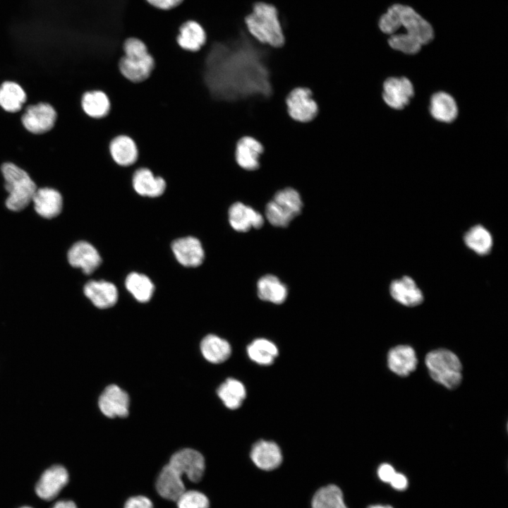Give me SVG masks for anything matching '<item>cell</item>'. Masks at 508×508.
Here are the masks:
<instances>
[{
  "label": "cell",
  "instance_id": "ab89813d",
  "mask_svg": "<svg viewBox=\"0 0 508 508\" xmlns=\"http://www.w3.org/2000/svg\"><path fill=\"white\" fill-rule=\"evenodd\" d=\"M150 6L163 11H168L179 6L183 0H145Z\"/></svg>",
  "mask_w": 508,
  "mask_h": 508
},
{
  "label": "cell",
  "instance_id": "6da1fadb",
  "mask_svg": "<svg viewBox=\"0 0 508 508\" xmlns=\"http://www.w3.org/2000/svg\"><path fill=\"white\" fill-rule=\"evenodd\" d=\"M211 45L200 51L203 80L212 99L231 104L270 97V72L263 50L243 33L234 40Z\"/></svg>",
  "mask_w": 508,
  "mask_h": 508
},
{
  "label": "cell",
  "instance_id": "cb8c5ba5",
  "mask_svg": "<svg viewBox=\"0 0 508 508\" xmlns=\"http://www.w3.org/2000/svg\"><path fill=\"white\" fill-rule=\"evenodd\" d=\"M109 151L113 161L120 167H131L138 159V150L136 143L126 135L115 136L109 144Z\"/></svg>",
  "mask_w": 508,
  "mask_h": 508
},
{
  "label": "cell",
  "instance_id": "4fadbf2b",
  "mask_svg": "<svg viewBox=\"0 0 508 508\" xmlns=\"http://www.w3.org/2000/svg\"><path fill=\"white\" fill-rule=\"evenodd\" d=\"M98 405L102 413L109 418H125L128 415L129 397L119 386L110 385L101 394Z\"/></svg>",
  "mask_w": 508,
  "mask_h": 508
},
{
  "label": "cell",
  "instance_id": "8992f818",
  "mask_svg": "<svg viewBox=\"0 0 508 508\" xmlns=\"http://www.w3.org/2000/svg\"><path fill=\"white\" fill-rule=\"evenodd\" d=\"M430 377L447 389H456L462 380V365L452 351L439 349L430 351L425 359Z\"/></svg>",
  "mask_w": 508,
  "mask_h": 508
},
{
  "label": "cell",
  "instance_id": "f35d334b",
  "mask_svg": "<svg viewBox=\"0 0 508 508\" xmlns=\"http://www.w3.org/2000/svg\"><path fill=\"white\" fill-rule=\"evenodd\" d=\"M124 508H153L152 501L143 495L133 496L127 500Z\"/></svg>",
  "mask_w": 508,
  "mask_h": 508
},
{
  "label": "cell",
  "instance_id": "5b68a950",
  "mask_svg": "<svg viewBox=\"0 0 508 508\" xmlns=\"http://www.w3.org/2000/svg\"><path fill=\"white\" fill-rule=\"evenodd\" d=\"M1 172L8 193L7 208L14 212L23 210L32 202L37 189L35 182L25 171L13 163H4Z\"/></svg>",
  "mask_w": 508,
  "mask_h": 508
},
{
  "label": "cell",
  "instance_id": "b9f144b4",
  "mask_svg": "<svg viewBox=\"0 0 508 508\" xmlns=\"http://www.w3.org/2000/svg\"><path fill=\"white\" fill-rule=\"evenodd\" d=\"M392 487L397 490H404L408 487V480L406 477L401 473L396 472L393 478L389 483Z\"/></svg>",
  "mask_w": 508,
  "mask_h": 508
},
{
  "label": "cell",
  "instance_id": "7bdbcfd3",
  "mask_svg": "<svg viewBox=\"0 0 508 508\" xmlns=\"http://www.w3.org/2000/svg\"><path fill=\"white\" fill-rule=\"evenodd\" d=\"M52 508H77V506L73 501L62 500L55 503Z\"/></svg>",
  "mask_w": 508,
  "mask_h": 508
},
{
  "label": "cell",
  "instance_id": "7c38bea8",
  "mask_svg": "<svg viewBox=\"0 0 508 508\" xmlns=\"http://www.w3.org/2000/svg\"><path fill=\"white\" fill-rule=\"evenodd\" d=\"M131 185L137 195L150 198L163 195L167 188L164 179L155 175L152 170L146 167L137 168L133 171Z\"/></svg>",
  "mask_w": 508,
  "mask_h": 508
},
{
  "label": "cell",
  "instance_id": "2e32d148",
  "mask_svg": "<svg viewBox=\"0 0 508 508\" xmlns=\"http://www.w3.org/2000/svg\"><path fill=\"white\" fill-rule=\"evenodd\" d=\"M177 45L183 51L199 52L207 43V33L202 26L195 20L183 23L175 37Z\"/></svg>",
  "mask_w": 508,
  "mask_h": 508
},
{
  "label": "cell",
  "instance_id": "83f0119b",
  "mask_svg": "<svg viewBox=\"0 0 508 508\" xmlns=\"http://www.w3.org/2000/svg\"><path fill=\"white\" fill-rule=\"evenodd\" d=\"M429 110L433 119L442 123H452L458 115L455 99L445 92H437L432 95Z\"/></svg>",
  "mask_w": 508,
  "mask_h": 508
},
{
  "label": "cell",
  "instance_id": "603a6c76",
  "mask_svg": "<svg viewBox=\"0 0 508 508\" xmlns=\"http://www.w3.org/2000/svg\"><path fill=\"white\" fill-rule=\"evenodd\" d=\"M85 295L99 308H108L116 304L118 291L116 286L107 281L91 280L84 286Z\"/></svg>",
  "mask_w": 508,
  "mask_h": 508
},
{
  "label": "cell",
  "instance_id": "f546056e",
  "mask_svg": "<svg viewBox=\"0 0 508 508\" xmlns=\"http://www.w3.org/2000/svg\"><path fill=\"white\" fill-rule=\"evenodd\" d=\"M204 358L212 363H220L229 358L231 353L229 343L214 334H208L200 343Z\"/></svg>",
  "mask_w": 508,
  "mask_h": 508
},
{
  "label": "cell",
  "instance_id": "3957f363",
  "mask_svg": "<svg viewBox=\"0 0 508 508\" xmlns=\"http://www.w3.org/2000/svg\"><path fill=\"white\" fill-rule=\"evenodd\" d=\"M123 55L118 66L121 75L133 83H140L151 75L155 59L145 43L138 37L129 36L122 44Z\"/></svg>",
  "mask_w": 508,
  "mask_h": 508
},
{
  "label": "cell",
  "instance_id": "8fae6325",
  "mask_svg": "<svg viewBox=\"0 0 508 508\" xmlns=\"http://www.w3.org/2000/svg\"><path fill=\"white\" fill-rule=\"evenodd\" d=\"M56 119V111L50 104L39 103L26 109L22 116V123L32 133L42 134L53 128Z\"/></svg>",
  "mask_w": 508,
  "mask_h": 508
},
{
  "label": "cell",
  "instance_id": "52a82bcc",
  "mask_svg": "<svg viewBox=\"0 0 508 508\" xmlns=\"http://www.w3.org/2000/svg\"><path fill=\"white\" fill-rule=\"evenodd\" d=\"M303 202L298 192L292 188L277 191L265 207V217L277 227H286L302 210Z\"/></svg>",
  "mask_w": 508,
  "mask_h": 508
},
{
  "label": "cell",
  "instance_id": "277c9868",
  "mask_svg": "<svg viewBox=\"0 0 508 508\" xmlns=\"http://www.w3.org/2000/svg\"><path fill=\"white\" fill-rule=\"evenodd\" d=\"M245 23L249 32L260 42L275 48L284 45L285 37L274 6L264 2L255 4Z\"/></svg>",
  "mask_w": 508,
  "mask_h": 508
},
{
  "label": "cell",
  "instance_id": "f1b7e54d",
  "mask_svg": "<svg viewBox=\"0 0 508 508\" xmlns=\"http://www.w3.org/2000/svg\"><path fill=\"white\" fill-rule=\"evenodd\" d=\"M257 291L258 297L265 301L274 304L283 303L287 298L288 290L276 276L267 274L258 281Z\"/></svg>",
  "mask_w": 508,
  "mask_h": 508
},
{
  "label": "cell",
  "instance_id": "4316f807",
  "mask_svg": "<svg viewBox=\"0 0 508 508\" xmlns=\"http://www.w3.org/2000/svg\"><path fill=\"white\" fill-rule=\"evenodd\" d=\"M80 107L84 114L93 119L106 117L110 110V100L107 95L99 90L85 91L80 97Z\"/></svg>",
  "mask_w": 508,
  "mask_h": 508
},
{
  "label": "cell",
  "instance_id": "e575fe53",
  "mask_svg": "<svg viewBox=\"0 0 508 508\" xmlns=\"http://www.w3.org/2000/svg\"><path fill=\"white\" fill-rule=\"evenodd\" d=\"M125 285L133 297L141 303L150 301L155 289L148 277L137 272H131L127 276Z\"/></svg>",
  "mask_w": 508,
  "mask_h": 508
},
{
  "label": "cell",
  "instance_id": "60d3db41",
  "mask_svg": "<svg viewBox=\"0 0 508 508\" xmlns=\"http://www.w3.org/2000/svg\"><path fill=\"white\" fill-rule=\"evenodd\" d=\"M395 473L394 468L389 464H382L377 469L378 477L385 483H389Z\"/></svg>",
  "mask_w": 508,
  "mask_h": 508
},
{
  "label": "cell",
  "instance_id": "d6a6232c",
  "mask_svg": "<svg viewBox=\"0 0 508 508\" xmlns=\"http://www.w3.org/2000/svg\"><path fill=\"white\" fill-rule=\"evenodd\" d=\"M26 100V94L17 83L6 81L0 87V106L7 111H18Z\"/></svg>",
  "mask_w": 508,
  "mask_h": 508
},
{
  "label": "cell",
  "instance_id": "d6986e66",
  "mask_svg": "<svg viewBox=\"0 0 508 508\" xmlns=\"http://www.w3.org/2000/svg\"><path fill=\"white\" fill-rule=\"evenodd\" d=\"M229 222L234 230L246 232L251 228H261L264 224V217L251 207L236 202L229 207Z\"/></svg>",
  "mask_w": 508,
  "mask_h": 508
},
{
  "label": "cell",
  "instance_id": "d4e9b609",
  "mask_svg": "<svg viewBox=\"0 0 508 508\" xmlns=\"http://www.w3.org/2000/svg\"><path fill=\"white\" fill-rule=\"evenodd\" d=\"M32 202H34L37 213L46 219L58 216L63 207L61 195L56 190L50 188L37 189Z\"/></svg>",
  "mask_w": 508,
  "mask_h": 508
},
{
  "label": "cell",
  "instance_id": "ffe728a7",
  "mask_svg": "<svg viewBox=\"0 0 508 508\" xmlns=\"http://www.w3.org/2000/svg\"><path fill=\"white\" fill-rule=\"evenodd\" d=\"M250 455L255 465L264 471L278 468L283 459L282 451L275 442L262 440L253 445Z\"/></svg>",
  "mask_w": 508,
  "mask_h": 508
},
{
  "label": "cell",
  "instance_id": "74e56055",
  "mask_svg": "<svg viewBox=\"0 0 508 508\" xmlns=\"http://www.w3.org/2000/svg\"><path fill=\"white\" fill-rule=\"evenodd\" d=\"M178 508H209L210 501L202 492L195 490H185L176 500Z\"/></svg>",
  "mask_w": 508,
  "mask_h": 508
},
{
  "label": "cell",
  "instance_id": "9c48e42d",
  "mask_svg": "<svg viewBox=\"0 0 508 508\" xmlns=\"http://www.w3.org/2000/svg\"><path fill=\"white\" fill-rule=\"evenodd\" d=\"M169 464L182 477L186 476L192 482L201 480L205 469L203 456L197 450L185 448L174 453Z\"/></svg>",
  "mask_w": 508,
  "mask_h": 508
},
{
  "label": "cell",
  "instance_id": "484cf974",
  "mask_svg": "<svg viewBox=\"0 0 508 508\" xmlns=\"http://www.w3.org/2000/svg\"><path fill=\"white\" fill-rule=\"evenodd\" d=\"M392 298L406 306H415L423 301V293L413 279L408 276L394 280L389 286Z\"/></svg>",
  "mask_w": 508,
  "mask_h": 508
},
{
  "label": "cell",
  "instance_id": "8d00e7d4",
  "mask_svg": "<svg viewBox=\"0 0 508 508\" xmlns=\"http://www.w3.org/2000/svg\"><path fill=\"white\" fill-rule=\"evenodd\" d=\"M388 43L393 49L406 54H417L422 47L415 38L406 33H394L390 35Z\"/></svg>",
  "mask_w": 508,
  "mask_h": 508
},
{
  "label": "cell",
  "instance_id": "7402d4cb",
  "mask_svg": "<svg viewBox=\"0 0 508 508\" xmlns=\"http://www.w3.org/2000/svg\"><path fill=\"white\" fill-rule=\"evenodd\" d=\"M155 487L162 497L171 501H176L186 490L183 477L169 464L159 472Z\"/></svg>",
  "mask_w": 508,
  "mask_h": 508
},
{
  "label": "cell",
  "instance_id": "1f68e13d",
  "mask_svg": "<svg viewBox=\"0 0 508 508\" xmlns=\"http://www.w3.org/2000/svg\"><path fill=\"white\" fill-rule=\"evenodd\" d=\"M248 356L250 360L262 365H271L278 356V349L271 341L266 339H256L247 347Z\"/></svg>",
  "mask_w": 508,
  "mask_h": 508
},
{
  "label": "cell",
  "instance_id": "836d02e7",
  "mask_svg": "<svg viewBox=\"0 0 508 508\" xmlns=\"http://www.w3.org/2000/svg\"><path fill=\"white\" fill-rule=\"evenodd\" d=\"M466 245L478 255L488 254L492 246L490 233L482 225L471 228L464 237Z\"/></svg>",
  "mask_w": 508,
  "mask_h": 508
},
{
  "label": "cell",
  "instance_id": "7a4b0ae2",
  "mask_svg": "<svg viewBox=\"0 0 508 508\" xmlns=\"http://www.w3.org/2000/svg\"><path fill=\"white\" fill-rule=\"evenodd\" d=\"M381 31L392 35L404 27L406 34L415 38L422 46L434 38L431 25L412 8L402 4L390 6L379 20Z\"/></svg>",
  "mask_w": 508,
  "mask_h": 508
},
{
  "label": "cell",
  "instance_id": "9a60e30c",
  "mask_svg": "<svg viewBox=\"0 0 508 508\" xmlns=\"http://www.w3.org/2000/svg\"><path fill=\"white\" fill-rule=\"evenodd\" d=\"M68 260L74 267H80L86 274L92 273L101 264L102 258L96 248L86 241L74 243L68 252Z\"/></svg>",
  "mask_w": 508,
  "mask_h": 508
},
{
  "label": "cell",
  "instance_id": "4dcf8cb0",
  "mask_svg": "<svg viewBox=\"0 0 508 508\" xmlns=\"http://www.w3.org/2000/svg\"><path fill=\"white\" fill-rule=\"evenodd\" d=\"M217 395L226 407L230 409L239 408L246 396L242 382L234 378H228L217 389Z\"/></svg>",
  "mask_w": 508,
  "mask_h": 508
},
{
  "label": "cell",
  "instance_id": "30bf717a",
  "mask_svg": "<svg viewBox=\"0 0 508 508\" xmlns=\"http://www.w3.org/2000/svg\"><path fill=\"white\" fill-rule=\"evenodd\" d=\"M413 95V84L406 77H390L383 83L382 99L394 109L401 110L406 107Z\"/></svg>",
  "mask_w": 508,
  "mask_h": 508
},
{
  "label": "cell",
  "instance_id": "5bb4252c",
  "mask_svg": "<svg viewBox=\"0 0 508 508\" xmlns=\"http://www.w3.org/2000/svg\"><path fill=\"white\" fill-rule=\"evenodd\" d=\"M68 482L66 469L60 465L47 469L41 476L35 488L36 493L42 500H52Z\"/></svg>",
  "mask_w": 508,
  "mask_h": 508
},
{
  "label": "cell",
  "instance_id": "ee69618b",
  "mask_svg": "<svg viewBox=\"0 0 508 508\" xmlns=\"http://www.w3.org/2000/svg\"><path fill=\"white\" fill-rule=\"evenodd\" d=\"M368 508H393V507H391V506H389V505H380V504H377V505H371V506H370Z\"/></svg>",
  "mask_w": 508,
  "mask_h": 508
},
{
  "label": "cell",
  "instance_id": "e0dca14e",
  "mask_svg": "<svg viewBox=\"0 0 508 508\" xmlns=\"http://www.w3.org/2000/svg\"><path fill=\"white\" fill-rule=\"evenodd\" d=\"M263 151V146L258 140L250 136H244L236 143L234 159L241 168L253 171L259 168V159Z\"/></svg>",
  "mask_w": 508,
  "mask_h": 508
},
{
  "label": "cell",
  "instance_id": "f6af8a7d",
  "mask_svg": "<svg viewBox=\"0 0 508 508\" xmlns=\"http://www.w3.org/2000/svg\"><path fill=\"white\" fill-rule=\"evenodd\" d=\"M21 508H30V507H21Z\"/></svg>",
  "mask_w": 508,
  "mask_h": 508
},
{
  "label": "cell",
  "instance_id": "ac0fdd59",
  "mask_svg": "<svg viewBox=\"0 0 508 508\" xmlns=\"http://www.w3.org/2000/svg\"><path fill=\"white\" fill-rule=\"evenodd\" d=\"M171 249L179 262L185 267H198L203 262L202 246L195 237L187 236L174 241Z\"/></svg>",
  "mask_w": 508,
  "mask_h": 508
},
{
  "label": "cell",
  "instance_id": "d590c367",
  "mask_svg": "<svg viewBox=\"0 0 508 508\" xmlns=\"http://www.w3.org/2000/svg\"><path fill=\"white\" fill-rule=\"evenodd\" d=\"M312 508H348L341 489L335 485L320 488L312 500Z\"/></svg>",
  "mask_w": 508,
  "mask_h": 508
},
{
  "label": "cell",
  "instance_id": "ba28073f",
  "mask_svg": "<svg viewBox=\"0 0 508 508\" xmlns=\"http://www.w3.org/2000/svg\"><path fill=\"white\" fill-rule=\"evenodd\" d=\"M286 104L291 118L298 122H310L318 113L312 91L307 87H298L292 90L286 97Z\"/></svg>",
  "mask_w": 508,
  "mask_h": 508
},
{
  "label": "cell",
  "instance_id": "44dd1931",
  "mask_svg": "<svg viewBox=\"0 0 508 508\" xmlns=\"http://www.w3.org/2000/svg\"><path fill=\"white\" fill-rule=\"evenodd\" d=\"M418 359L414 349L408 345H399L391 349L387 354V365L391 371L406 377L414 371Z\"/></svg>",
  "mask_w": 508,
  "mask_h": 508
}]
</instances>
